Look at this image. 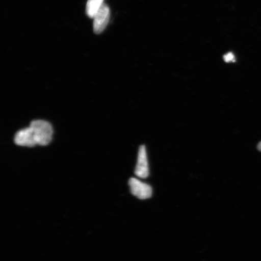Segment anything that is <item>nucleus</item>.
Returning a JSON list of instances; mask_svg holds the SVG:
<instances>
[{"mask_svg":"<svg viewBox=\"0 0 261 261\" xmlns=\"http://www.w3.org/2000/svg\"><path fill=\"white\" fill-rule=\"evenodd\" d=\"M104 0H88L86 5L87 15L90 18H93L102 8Z\"/></svg>","mask_w":261,"mask_h":261,"instance_id":"obj_5","label":"nucleus"},{"mask_svg":"<svg viewBox=\"0 0 261 261\" xmlns=\"http://www.w3.org/2000/svg\"><path fill=\"white\" fill-rule=\"evenodd\" d=\"M135 174L138 177L141 178H147L149 175L148 158H147L146 148L144 145L140 146L139 148Z\"/></svg>","mask_w":261,"mask_h":261,"instance_id":"obj_4","label":"nucleus"},{"mask_svg":"<svg viewBox=\"0 0 261 261\" xmlns=\"http://www.w3.org/2000/svg\"><path fill=\"white\" fill-rule=\"evenodd\" d=\"M128 184L132 194L140 200H145L151 197L152 189L149 185L135 178H130Z\"/></svg>","mask_w":261,"mask_h":261,"instance_id":"obj_2","label":"nucleus"},{"mask_svg":"<svg viewBox=\"0 0 261 261\" xmlns=\"http://www.w3.org/2000/svg\"><path fill=\"white\" fill-rule=\"evenodd\" d=\"M257 149H258L259 151H261V142L259 143L258 145H257Z\"/></svg>","mask_w":261,"mask_h":261,"instance_id":"obj_7","label":"nucleus"},{"mask_svg":"<svg viewBox=\"0 0 261 261\" xmlns=\"http://www.w3.org/2000/svg\"><path fill=\"white\" fill-rule=\"evenodd\" d=\"M110 18V10L105 3L102 5L93 19V31L99 35L105 30L109 24Z\"/></svg>","mask_w":261,"mask_h":261,"instance_id":"obj_3","label":"nucleus"},{"mask_svg":"<svg viewBox=\"0 0 261 261\" xmlns=\"http://www.w3.org/2000/svg\"><path fill=\"white\" fill-rule=\"evenodd\" d=\"M225 61L227 62V63H229V62H234V57L232 54H228L226 55H225L224 57Z\"/></svg>","mask_w":261,"mask_h":261,"instance_id":"obj_6","label":"nucleus"},{"mask_svg":"<svg viewBox=\"0 0 261 261\" xmlns=\"http://www.w3.org/2000/svg\"><path fill=\"white\" fill-rule=\"evenodd\" d=\"M53 134L50 123L43 120H33L28 128L16 133L14 142L21 146H46L51 142Z\"/></svg>","mask_w":261,"mask_h":261,"instance_id":"obj_1","label":"nucleus"}]
</instances>
